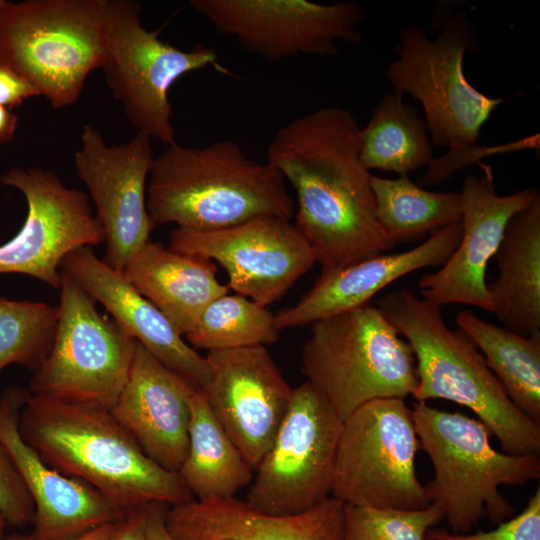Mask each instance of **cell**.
I'll list each match as a JSON object with an SVG mask.
<instances>
[{"mask_svg":"<svg viewBox=\"0 0 540 540\" xmlns=\"http://www.w3.org/2000/svg\"><path fill=\"white\" fill-rule=\"evenodd\" d=\"M361 127L342 107H322L280 127L267 159L293 187L294 223L322 269L379 255L395 245L377 216L371 173L360 161Z\"/></svg>","mask_w":540,"mask_h":540,"instance_id":"6da1fadb","label":"cell"},{"mask_svg":"<svg viewBox=\"0 0 540 540\" xmlns=\"http://www.w3.org/2000/svg\"><path fill=\"white\" fill-rule=\"evenodd\" d=\"M18 428L48 466L91 485L122 516L151 503L196 500L178 473L150 459L109 410L30 394Z\"/></svg>","mask_w":540,"mask_h":540,"instance_id":"7a4b0ae2","label":"cell"},{"mask_svg":"<svg viewBox=\"0 0 540 540\" xmlns=\"http://www.w3.org/2000/svg\"><path fill=\"white\" fill-rule=\"evenodd\" d=\"M146 202L154 226L174 223L195 230L294 214L282 174L228 139L202 147L168 146L154 157Z\"/></svg>","mask_w":540,"mask_h":540,"instance_id":"3957f363","label":"cell"},{"mask_svg":"<svg viewBox=\"0 0 540 540\" xmlns=\"http://www.w3.org/2000/svg\"><path fill=\"white\" fill-rule=\"evenodd\" d=\"M378 308L412 348L417 402L444 399L467 407L504 452L539 456L540 424L510 400L471 339L446 325L441 305L400 289L383 296Z\"/></svg>","mask_w":540,"mask_h":540,"instance_id":"277c9868","label":"cell"},{"mask_svg":"<svg viewBox=\"0 0 540 540\" xmlns=\"http://www.w3.org/2000/svg\"><path fill=\"white\" fill-rule=\"evenodd\" d=\"M415 432L434 468L425 485L431 505L444 515L452 534H467L487 517L498 524L515 513L499 487L523 486L540 478L539 456L500 452L490 431L474 418L416 402Z\"/></svg>","mask_w":540,"mask_h":540,"instance_id":"5b68a950","label":"cell"},{"mask_svg":"<svg viewBox=\"0 0 540 540\" xmlns=\"http://www.w3.org/2000/svg\"><path fill=\"white\" fill-rule=\"evenodd\" d=\"M110 0L0 3V67L30 82L53 108L73 105L106 57Z\"/></svg>","mask_w":540,"mask_h":540,"instance_id":"8992f818","label":"cell"},{"mask_svg":"<svg viewBox=\"0 0 540 540\" xmlns=\"http://www.w3.org/2000/svg\"><path fill=\"white\" fill-rule=\"evenodd\" d=\"M310 325L302 373L343 421L369 401L412 395V348L378 307L367 304Z\"/></svg>","mask_w":540,"mask_h":540,"instance_id":"52a82bcc","label":"cell"},{"mask_svg":"<svg viewBox=\"0 0 540 540\" xmlns=\"http://www.w3.org/2000/svg\"><path fill=\"white\" fill-rule=\"evenodd\" d=\"M468 12L445 20L435 38L415 24L401 28L386 70L392 91L411 95L424 110L431 143L456 156L474 147L482 126L504 101L477 90L464 74L467 51L478 46Z\"/></svg>","mask_w":540,"mask_h":540,"instance_id":"ba28073f","label":"cell"},{"mask_svg":"<svg viewBox=\"0 0 540 540\" xmlns=\"http://www.w3.org/2000/svg\"><path fill=\"white\" fill-rule=\"evenodd\" d=\"M420 443L403 398L369 401L344 421L331 497L344 505L418 510L430 505L416 475Z\"/></svg>","mask_w":540,"mask_h":540,"instance_id":"9c48e42d","label":"cell"},{"mask_svg":"<svg viewBox=\"0 0 540 540\" xmlns=\"http://www.w3.org/2000/svg\"><path fill=\"white\" fill-rule=\"evenodd\" d=\"M59 319L52 349L33 373L31 394L110 410L133 360L137 341L62 273Z\"/></svg>","mask_w":540,"mask_h":540,"instance_id":"30bf717a","label":"cell"},{"mask_svg":"<svg viewBox=\"0 0 540 540\" xmlns=\"http://www.w3.org/2000/svg\"><path fill=\"white\" fill-rule=\"evenodd\" d=\"M141 4L110 0L106 57L101 69L105 82L137 129L167 146L176 143L168 92L183 75L214 66L220 71L215 49L197 44L177 48L148 31L140 20Z\"/></svg>","mask_w":540,"mask_h":540,"instance_id":"8fae6325","label":"cell"},{"mask_svg":"<svg viewBox=\"0 0 540 540\" xmlns=\"http://www.w3.org/2000/svg\"><path fill=\"white\" fill-rule=\"evenodd\" d=\"M343 420L309 381L292 391L245 502L269 515L302 513L331 496Z\"/></svg>","mask_w":540,"mask_h":540,"instance_id":"7c38bea8","label":"cell"},{"mask_svg":"<svg viewBox=\"0 0 540 540\" xmlns=\"http://www.w3.org/2000/svg\"><path fill=\"white\" fill-rule=\"evenodd\" d=\"M214 29L269 62L298 55L335 56L338 42L358 44L366 10L358 2L306 0H191Z\"/></svg>","mask_w":540,"mask_h":540,"instance_id":"4fadbf2b","label":"cell"},{"mask_svg":"<svg viewBox=\"0 0 540 540\" xmlns=\"http://www.w3.org/2000/svg\"><path fill=\"white\" fill-rule=\"evenodd\" d=\"M0 182L19 190L27 204L23 226L0 245V274L28 275L59 289L65 257L105 242L87 194L68 188L54 172L38 167H14Z\"/></svg>","mask_w":540,"mask_h":540,"instance_id":"5bb4252c","label":"cell"},{"mask_svg":"<svg viewBox=\"0 0 540 540\" xmlns=\"http://www.w3.org/2000/svg\"><path fill=\"white\" fill-rule=\"evenodd\" d=\"M169 248L216 261L228 275L229 289L265 307L284 296L316 262L296 225L277 216L211 230L176 227Z\"/></svg>","mask_w":540,"mask_h":540,"instance_id":"9a60e30c","label":"cell"},{"mask_svg":"<svg viewBox=\"0 0 540 540\" xmlns=\"http://www.w3.org/2000/svg\"><path fill=\"white\" fill-rule=\"evenodd\" d=\"M153 160L148 135L137 132L126 143L108 145L89 124L83 126L80 146L73 155L76 174L89 191L105 233L102 260L121 272L150 240L155 227L146 202Z\"/></svg>","mask_w":540,"mask_h":540,"instance_id":"2e32d148","label":"cell"},{"mask_svg":"<svg viewBox=\"0 0 540 540\" xmlns=\"http://www.w3.org/2000/svg\"><path fill=\"white\" fill-rule=\"evenodd\" d=\"M200 390L254 471L271 447L293 389L263 345L209 351Z\"/></svg>","mask_w":540,"mask_h":540,"instance_id":"e0dca14e","label":"cell"},{"mask_svg":"<svg viewBox=\"0 0 540 540\" xmlns=\"http://www.w3.org/2000/svg\"><path fill=\"white\" fill-rule=\"evenodd\" d=\"M482 175H467L460 191L462 236L441 269L418 282L421 296L439 305L466 304L491 312L486 269L511 218L540 195L528 187L499 195L490 165L480 163Z\"/></svg>","mask_w":540,"mask_h":540,"instance_id":"ac0fdd59","label":"cell"},{"mask_svg":"<svg viewBox=\"0 0 540 540\" xmlns=\"http://www.w3.org/2000/svg\"><path fill=\"white\" fill-rule=\"evenodd\" d=\"M29 390L10 387L0 396V445L18 469L34 502L33 540H69L122 515L88 483L48 466L22 438L20 411Z\"/></svg>","mask_w":540,"mask_h":540,"instance_id":"d6986e66","label":"cell"},{"mask_svg":"<svg viewBox=\"0 0 540 540\" xmlns=\"http://www.w3.org/2000/svg\"><path fill=\"white\" fill-rule=\"evenodd\" d=\"M196 391L137 342L127 380L109 411L150 459L177 473L188 451Z\"/></svg>","mask_w":540,"mask_h":540,"instance_id":"ffe728a7","label":"cell"},{"mask_svg":"<svg viewBox=\"0 0 540 540\" xmlns=\"http://www.w3.org/2000/svg\"><path fill=\"white\" fill-rule=\"evenodd\" d=\"M70 277L105 309L128 334L197 390L206 385V358L193 349L165 315L118 271L99 259L91 247L74 250L61 263Z\"/></svg>","mask_w":540,"mask_h":540,"instance_id":"44dd1931","label":"cell"},{"mask_svg":"<svg viewBox=\"0 0 540 540\" xmlns=\"http://www.w3.org/2000/svg\"><path fill=\"white\" fill-rule=\"evenodd\" d=\"M461 221L401 253L379 254L345 267L322 269L311 289L292 307L274 315L278 330L311 324L369 304L395 280L419 269L442 266L458 246Z\"/></svg>","mask_w":540,"mask_h":540,"instance_id":"7402d4cb","label":"cell"},{"mask_svg":"<svg viewBox=\"0 0 540 540\" xmlns=\"http://www.w3.org/2000/svg\"><path fill=\"white\" fill-rule=\"evenodd\" d=\"M165 525L175 540H343L345 505L328 497L293 515H269L235 497L169 506Z\"/></svg>","mask_w":540,"mask_h":540,"instance_id":"603a6c76","label":"cell"},{"mask_svg":"<svg viewBox=\"0 0 540 540\" xmlns=\"http://www.w3.org/2000/svg\"><path fill=\"white\" fill-rule=\"evenodd\" d=\"M210 259L184 254L149 240L122 271L125 279L155 305L180 335L195 325L205 307L229 291Z\"/></svg>","mask_w":540,"mask_h":540,"instance_id":"cb8c5ba5","label":"cell"},{"mask_svg":"<svg viewBox=\"0 0 540 540\" xmlns=\"http://www.w3.org/2000/svg\"><path fill=\"white\" fill-rule=\"evenodd\" d=\"M494 256L491 313L519 335L540 332V195L511 218Z\"/></svg>","mask_w":540,"mask_h":540,"instance_id":"d4e9b609","label":"cell"},{"mask_svg":"<svg viewBox=\"0 0 540 540\" xmlns=\"http://www.w3.org/2000/svg\"><path fill=\"white\" fill-rule=\"evenodd\" d=\"M253 471L197 390L191 398L188 451L177 472L187 489L198 501L232 498L253 480Z\"/></svg>","mask_w":540,"mask_h":540,"instance_id":"484cf974","label":"cell"},{"mask_svg":"<svg viewBox=\"0 0 540 540\" xmlns=\"http://www.w3.org/2000/svg\"><path fill=\"white\" fill-rule=\"evenodd\" d=\"M455 322L478 348L510 400L540 424V332L522 336L469 310L460 311Z\"/></svg>","mask_w":540,"mask_h":540,"instance_id":"4316f807","label":"cell"},{"mask_svg":"<svg viewBox=\"0 0 540 540\" xmlns=\"http://www.w3.org/2000/svg\"><path fill=\"white\" fill-rule=\"evenodd\" d=\"M360 161L368 171L378 169L407 176L434 160L426 124L403 96L386 94L361 127Z\"/></svg>","mask_w":540,"mask_h":540,"instance_id":"83f0119b","label":"cell"},{"mask_svg":"<svg viewBox=\"0 0 540 540\" xmlns=\"http://www.w3.org/2000/svg\"><path fill=\"white\" fill-rule=\"evenodd\" d=\"M379 223L394 243L414 242L461 221L460 192L428 191L409 175L394 179L370 176Z\"/></svg>","mask_w":540,"mask_h":540,"instance_id":"f1b7e54d","label":"cell"},{"mask_svg":"<svg viewBox=\"0 0 540 540\" xmlns=\"http://www.w3.org/2000/svg\"><path fill=\"white\" fill-rule=\"evenodd\" d=\"M185 338L193 349L209 352L273 344L279 339V330L267 307L227 293L205 307Z\"/></svg>","mask_w":540,"mask_h":540,"instance_id":"f546056e","label":"cell"},{"mask_svg":"<svg viewBox=\"0 0 540 540\" xmlns=\"http://www.w3.org/2000/svg\"><path fill=\"white\" fill-rule=\"evenodd\" d=\"M58 319V306L0 297V371L19 364L35 373L52 349Z\"/></svg>","mask_w":540,"mask_h":540,"instance_id":"4dcf8cb0","label":"cell"},{"mask_svg":"<svg viewBox=\"0 0 540 540\" xmlns=\"http://www.w3.org/2000/svg\"><path fill=\"white\" fill-rule=\"evenodd\" d=\"M443 519L431 504L418 510L345 505L343 540H426Z\"/></svg>","mask_w":540,"mask_h":540,"instance_id":"1f68e13d","label":"cell"},{"mask_svg":"<svg viewBox=\"0 0 540 540\" xmlns=\"http://www.w3.org/2000/svg\"><path fill=\"white\" fill-rule=\"evenodd\" d=\"M426 540H540V488L517 515L489 530L467 534H452L443 529H430Z\"/></svg>","mask_w":540,"mask_h":540,"instance_id":"d6a6232c","label":"cell"},{"mask_svg":"<svg viewBox=\"0 0 540 540\" xmlns=\"http://www.w3.org/2000/svg\"><path fill=\"white\" fill-rule=\"evenodd\" d=\"M34 502L12 459L0 445V514L7 525L31 524Z\"/></svg>","mask_w":540,"mask_h":540,"instance_id":"836d02e7","label":"cell"},{"mask_svg":"<svg viewBox=\"0 0 540 540\" xmlns=\"http://www.w3.org/2000/svg\"><path fill=\"white\" fill-rule=\"evenodd\" d=\"M34 96L40 95L30 82L14 71L0 67V105L13 110Z\"/></svg>","mask_w":540,"mask_h":540,"instance_id":"e575fe53","label":"cell"},{"mask_svg":"<svg viewBox=\"0 0 540 540\" xmlns=\"http://www.w3.org/2000/svg\"><path fill=\"white\" fill-rule=\"evenodd\" d=\"M143 508L125 514L114 522L109 540H149L145 529Z\"/></svg>","mask_w":540,"mask_h":540,"instance_id":"d590c367","label":"cell"},{"mask_svg":"<svg viewBox=\"0 0 540 540\" xmlns=\"http://www.w3.org/2000/svg\"><path fill=\"white\" fill-rule=\"evenodd\" d=\"M170 505L151 503L143 508L145 529L149 540H175L165 525V512Z\"/></svg>","mask_w":540,"mask_h":540,"instance_id":"8d00e7d4","label":"cell"},{"mask_svg":"<svg viewBox=\"0 0 540 540\" xmlns=\"http://www.w3.org/2000/svg\"><path fill=\"white\" fill-rule=\"evenodd\" d=\"M18 122L19 117L12 109L0 105V146L14 139Z\"/></svg>","mask_w":540,"mask_h":540,"instance_id":"74e56055","label":"cell"},{"mask_svg":"<svg viewBox=\"0 0 540 540\" xmlns=\"http://www.w3.org/2000/svg\"><path fill=\"white\" fill-rule=\"evenodd\" d=\"M113 524L114 522L103 524L69 540H109L113 529Z\"/></svg>","mask_w":540,"mask_h":540,"instance_id":"f35d334b","label":"cell"},{"mask_svg":"<svg viewBox=\"0 0 540 540\" xmlns=\"http://www.w3.org/2000/svg\"><path fill=\"white\" fill-rule=\"evenodd\" d=\"M2 540H33L30 534L13 533L3 537Z\"/></svg>","mask_w":540,"mask_h":540,"instance_id":"ab89813d","label":"cell"},{"mask_svg":"<svg viewBox=\"0 0 540 540\" xmlns=\"http://www.w3.org/2000/svg\"><path fill=\"white\" fill-rule=\"evenodd\" d=\"M6 526H7V523L5 519L3 518V516L0 514V540H2L3 537L5 536L4 533H5Z\"/></svg>","mask_w":540,"mask_h":540,"instance_id":"60d3db41","label":"cell"},{"mask_svg":"<svg viewBox=\"0 0 540 540\" xmlns=\"http://www.w3.org/2000/svg\"><path fill=\"white\" fill-rule=\"evenodd\" d=\"M2 2V0H0V3Z\"/></svg>","mask_w":540,"mask_h":540,"instance_id":"b9f144b4","label":"cell"}]
</instances>
